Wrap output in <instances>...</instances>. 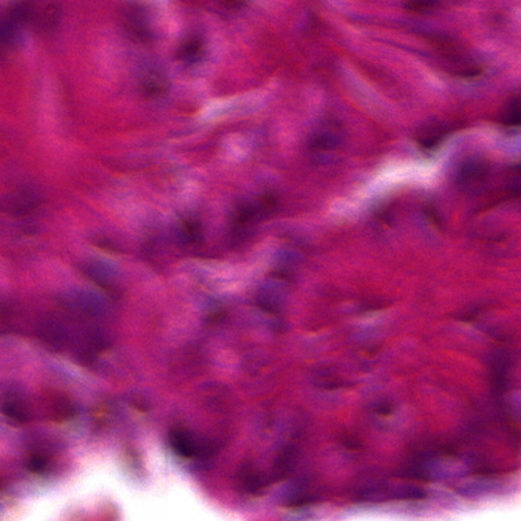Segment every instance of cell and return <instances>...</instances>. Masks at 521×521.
<instances>
[{"mask_svg": "<svg viewBox=\"0 0 521 521\" xmlns=\"http://www.w3.org/2000/svg\"><path fill=\"white\" fill-rule=\"evenodd\" d=\"M1 411L11 422L25 423L29 420V413L24 402L18 397H8L2 403Z\"/></svg>", "mask_w": 521, "mask_h": 521, "instance_id": "obj_16", "label": "cell"}, {"mask_svg": "<svg viewBox=\"0 0 521 521\" xmlns=\"http://www.w3.org/2000/svg\"><path fill=\"white\" fill-rule=\"evenodd\" d=\"M139 88L144 95L150 98L164 96L171 88L167 74L159 67H149L139 76Z\"/></svg>", "mask_w": 521, "mask_h": 521, "instance_id": "obj_8", "label": "cell"}, {"mask_svg": "<svg viewBox=\"0 0 521 521\" xmlns=\"http://www.w3.org/2000/svg\"><path fill=\"white\" fill-rule=\"evenodd\" d=\"M41 204L40 195L29 190H18L0 197V212L16 217L32 214Z\"/></svg>", "mask_w": 521, "mask_h": 521, "instance_id": "obj_4", "label": "cell"}, {"mask_svg": "<svg viewBox=\"0 0 521 521\" xmlns=\"http://www.w3.org/2000/svg\"><path fill=\"white\" fill-rule=\"evenodd\" d=\"M449 134V127L442 122H431L423 125L416 132V139L418 145L430 150L436 148Z\"/></svg>", "mask_w": 521, "mask_h": 521, "instance_id": "obj_12", "label": "cell"}, {"mask_svg": "<svg viewBox=\"0 0 521 521\" xmlns=\"http://www.w3.org/2000/svg\"><path fill=\"white\" fill-rule=\"evenodd\" d=\"M344 445L346 447L355 449L358 447V442L355 439L346 438L343 440Z\"/></svg>", "mask_w": 521, "mask_h": 521, "instance_id": "obj_27", "label": "cell"}, {"mask_svg": "<svg viewBox=\"0 0 521 521\" xmlns=\"http://www.w3.org/2000/svg\"><path fill=\"white\" fill-rule=\"evenodd\" d=\"M490 176V165L485 159L472 157L465 160L456 174V183L467 194L480 192L487 183Z\"/></svg>", "mask_w": 521, "mask_h": 521, "instance_id": "obj_3", "label": "cell"}, {"mask_svg": "<svg viewBox=\"0 0 521 521\" xmlns=\"http://www.w3.org/2000/svg\"><path fill=\"white\" fill-rule=\"evenodd\" d=\"M52 411L57 418L64 420L74 415V406L69 402V400L59 399L53 404Z\"/></svg>", "mask_w": 521, "mask_h": 521, "instance_id": "obj_22", "label": "cell"}, {"mask_svg": "<svg viewBox=\"0 0 521 521\" xmlns=\"http://www.w3.org/2000/svg\"><path fill=\"white\" fill-rule=\"evenodd\" d=\"M277 207V197L273 194L262 195L253 202H244L236 207L232 223L236 230L248 229L267 216L271 215Z\"/></svg>", "mask_w": 521, "mask_h": 521, "instance_id": "obj_2", "label": "cell"}, {"mask_svg": "<svg viewBox=\"0 0 521 521\" xmlns=\"http://www.w3.org/2000/svg\"><path fill=\"white\" fill-rule=\"evenodd\" d=\"M342 143V130L334 122H324L314 130L309 138V150L316 154H325L336 150Z\"/></svg>", "mask_w": 521, "mask_h": 521, "instance_id": "obj_5", "label": "cell"}, {"mask_svg": "<svg viewBox=\"0 0 521 521\" xmlns=\"http://www.w3.org/2000/svg\"><path fill=\"white\" fill-rule=\"evenodd\" d=\"M225 6L230 8H239L246 4L248 0H221Z\"/></svg>", "mask_w": 521, "mask_h": 521, "instance_id": "obj_26", "label": "cell"}, {"mask_svg": "<svg viewBox=\"0 0 521 521\" xmlns=\"http://www.w3.org/2000/svg\"><path fill=\"white\" fill-rule=\"evenodd\" d=\"M314 382H315L319 388L325 390L341 389V388H345L350 386L348 383L343 382V381L338 380V379L332 378L331 374H330L327 370L318 371Z\"/></svg>", "mask_w": 521, "mask_h": 521, "instance_id": "obj_20", "label": "cell"}, {"mask_svg": "<svg viewBox=\"0 0 521 521\" xmlns=\"http://www.w3.org/2000/svg\"><path fill=\"white\" fill-rule=\"evenodd\" d=\"M427 494L422 488L413 485L400 486L391 492V498L406 501H420L425 499Z\"/></svg>", "mask_w": 521, "mask_h": 521, "instance_id": "obj_19", "label": "cell"}, {"mask_svg": "<svg viewBox=\"0 0 521 521\" xmlns=\"http://www.w3.org/2000/svg\"><path fill=\"white\" fill-rule=\"evenodd\" d=\"M59 302L65 309L91 319H101L108 313V304L103 297L88 290H71L59 297Z\"/></svg>", "mask_w": 521, "mask_h": 521, "instance_id": "obj_1", "label": "cell"}, {"mask_svg": "<svg viewBox=\"0 0 521 521\" xmlns=\"http://www.w3.org/2000/svg\"><path fill=\"white\" fill-rule=\"evenodd\" d=\"M48 460L42 455H33L27 462L28 469L34 474H41L47 469Z\"/></svg>", "mask_w": 521, "mask_h": 521, "instance_id": "obj_23", "label": "cell"}, {"mask_svg": "<svg viewBox=\"0 0 521 521\" xmlns=\"http://www.w3.org/2000/svg\"><path fill=\"white\" fill-rule=\"evenodd\" d=\"M374 409L380 416H390L393 413V406L387 400L374 404Z\"/></svg>", "mask_w": 521, "mask_h": 521, "instance_id": "obj_25", "label": "cell"}, {"mask_svg": "<svg viewBox=\"0 0 521 521\" xmlns=\"http://www.w3.org/2000/svg\"><path fill=\"white\" fill-rule=\"evenodd\" d=\"M257 301L260 308L270 313L278 311L281 307V295L273 285H267L263 288L258 295Z\"/></svg>", "mask_w": 521, "mask_h": 521, "instance_id": "obj_17", "label": "cell"}, {"mask_svg": "<svg viewBox=\"0 0 521 521\" xmlns=\"http://www.w3.org/2000/svg\"><path fill=\"white\" fill-rule=\"evenodd\" d=\"M37 334L39 339L51 350H64L69 340V332L67 326L53 318L41 321L37 328Z\"/></svg>", "mask_w": 521, "mask_h": 521, "instance_id": "obj_6", "label": "cell"}, {"mask_svg": "<svg viewBox=\"0 0 521 521\" xmlns=\"http://www.w3.org/2000/svg\"><path fill=\"white\" fill-rule=\"evenodd\" d=\"M81 271L93 282L103 290L113 292L118 285V271L101 260H89L81 266Z\"/></svg>", "mask_w": 521, "mask_h": 521, "instance_id": "obj_9", "label": "cell"}, {"mask_svg": "<svg viewBox=\"0 0 521 521\" xmlns=\"http://www.w3.org/2000/svg\"><path fill=\"white\" fill-rule=\"evenodd\" d=\"M511 366V357L506 350L495 351L490 358L491 382L498 396H502L508 389Z\"/></svg>", "mask_w": 521, "mask_h": 521, "instance_id": "obj_7", "label": "cell"}, {"mask_svg": "<svg viewBox=\"0 0 521 521\" xmlns=\"http://www.w3.org/2000/svg\"><path fill=\"white\" fill-rule=\"evenodd\" d=\"M434 6L433 0H407V8L416 11H425Z\"/></svg>", "mask_w": 521, "mask_h": 521, "instance_id": "obj_24", "label": "cell"}, {"mask_svg": "<svg viewBox=\"0 0 521 521\" xmlns=\"http://www.w3.org/2000/svg\"><path fill=\"white\" fill-rule=\"evenodd\" d=\"M500 120L505 127H520L521 122V104L518 97L513 98L510 101L507 102L503 110H502Z\"/></svg>", "mask_w": 521, "mask_h": 521, "instance_id": "obj_18", "label": "cell"}, {"mask_svg": "<svg viewBox=\"0 0 521 521\" xmlns=\"http://www.w3.org/2000/svg\"><path fill=\"white\" fill-rule=\"evenodd\" d=\"M297 458V449L294 445H287L279 451L274 460L273 478L281 480L292 471Z\"/></svg>", "mask_w": 521, "mask_h": 521, "instance_id": "obj_14", "label": "cell"}, {"mask_svg": "<svg viewBox=\"0 0 521 521\" xmlns=\"http://www.w3.org/2000/svg\"><path fill=\"white\" fill-rule=\"evenodd\" d=\"M244 487L251 493H256L260 490L264 486L263 479L260 478L259 472L252 466H246L243 469L241 476Z\"/></svg>", "mask_w": 521, "mask_h": 521, "instance_id": "obj_21", "label": "cell"}, {"mask_svg": "<svg viewBox=\"0 0 521 521\" xmlns=\"http://www.w3.org/2000/svg\"><path fill=\"white\" fill-rule=\"evenodd\" d=\"M205 42L199 34H190L179 44L176 57L185 65L197 64L203 57Z\"/></svg>", "mask_w": 521, "mask_h": 521, "instance_id": "obj_10", "label": "cell"}, {"mask_svg": "<svg viewBox=\"0 0 521 521\" xmlns=\"http://www.w3.org/2000/svg\"><path fill=\"white\" fill-rule=\"evenodd\" d=\"M169 443L179 456L193 457L199 455L200 443L192 433L183 429H176L169 434Z\"/></svg>", "mask_w": 521, "mask_h": 521, "instance_id": "obj_11", "label": "cell"}, {"mask_svg": "<svg viewBox=\"0 0 521 521\" xmlns=\"http://www.w3.org/2000/svg\"><path fill=\"white\" fill-rule=\"evenodd\" d=\"M178 234L179 239L188 246L200 244L203 241V228L201 223L193 218L181 221Z\"/></svg>", "mask_w": 521, "mask_h": 521, "instance_id": "obj_15", "label": "cell"}, {"mask_svg": "<svg viewBox=\"0 0 521 521\" xmlns=\"http://www.w3.org/2000/svg\"><path fill=\"white\" fill-rule=\"evenodd\" d=\"M125 27H127L130 36L134 40L145 43V42H150L152 39V33L149 28L148 22L143 13L139 9H132L127 13Z\"/></svg>", "mask_w": 521, "mask_h": 521, "instance_id": "obj_13", "label": "cell"}]
</instances>
